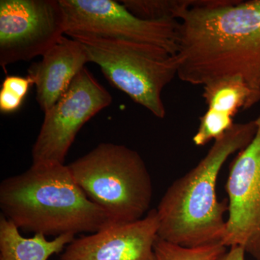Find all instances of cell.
I'll return each instance as SVG.
<instances>
[{"label": "cell", "mask_w": 260, "mask_h": 260, "mask_svg": "<svg viewBox=\"0 0 260 260\" xmlns=\"http://www.w3.org/2000/svg\"><path fill=\"white\" fill-rule=\"evenodd\" d=\"M256 129V119L235 123L196 167L168 188L155 209L160 239L189 248L221 244L229 203L217 196L219 174L231 155L254 139Z\"/></svg>", "instance_id": "1"}, {"label": "cell", "mask_w": 260, "mask_h": 260, "mask_svg": "<svg viewBox=\"0 0 260 260\" xmlns=\"http://www.w3.org/2000/svg\"><path fill=\"white\" fill-rule=\"evenodd\" d=\"M2 215L19 229L45 237L95 233L110 225L77 184L68 165L32 164L0 184Z\"/></svg>", "instance_id": "2"}, {"label": "cell", "mask_w": 260, "mask_h": 260, "mask_svg": "<svg viewBox=\"0 0 260 260\" xmlns=\"http://www.w3.org/2000/svg\"><path fill=\"white\" fill-rule=\"evenodd\" d=\"M68 166L77 184L111 224L136 221L150 211L151 177L136 150L102 143Z\"/></svg>", "instance_id": "3"}, {"label": "cell", "mask_w": 260, "mask_h": 260, "mask_svg": "<svg viewBox=\"0 0 260 260\" xmlns=\"http://www.w3.org/2000/svg\"><path fill=\"white\" fill-rule=\"evenodd\" d=\"M80 43L116 88L158 119L167 115L162 92L176 76V55L156 46L90 34H68Z\"/></svg>", "instance_id": "4"}, {"label": "cell", "mask_w": 260, "mask_h": 260, "mask_svg": "<svg viewBox=\"0 0 260 260\" xmlns=\"http://www.w3.org/2000/svg\"><path fill=\"white\" fill-rule=\"evenodd\" d=\"M65 15V34L80 32L150 44L176 55L178 20H150L133 14L113 0H59Z\"/></svg>", "instance_id": "5"}, {"label": "cell", "mask_w": 260, "mask_h": 260, "mask_svg": "<svg viewBox=\"0 0 260 260\" xmlns=\"http://www.w3.org/2000/svg\"><path fill=\"white\" fill-rule=\"evenodd\" d=\"M112 96L87 68L47 112L32 148V164H64L70 147L85 123L109 107Z\"/></svg>", "instance_id": "6"}, {"label": "cell", "mask_w": 260, "mask_h": 260, "mask_svg": "<svg viewBox=\"0 0 260 260\" xmlns=\"http://www.w3.org/2000/svg\"><path fill=\"white\" fill-rule=\"evenodd\" d=\"M66 30L59 0H1L0 65L42 56Z\"/></svg>", "instance_id": "7"}, {"label": "cell", "mask_w": 260, "mask_h": 260, "mask_svg": "<svg viewBox=\"0 0 260 260\" xmlns=\"http://www.w3.org/2000/svg\"><path fill=\"white\" fill-rule=\"evenodd\" d=\"M250 143L238 152L229 168L226 227L221 244L239 246L260 260V116Z\"/></svg>", "instance_id": "8"}, {"label": "cell", "mask_w": 260, "mask_h": 260, "mask_svg": "<svg viewBox=\"0 0 260 260\" xmlns=\"http://www.w3.org/2000/svg\"><path fill=\"white\" fill-rule=\"evenodd\" d=\"M156 210L131 223L110 224L90 235L75 238L58 260H156Z\"/></svg>", "instance_id": "9"}, {"label": "cell", "mask_w": 260, "mask_h": 260, "mask_svg": "<svg viewBox=\"0 0 260 260\" xmlns=\"http://www.w3.org/2000/svg\"><path fill=\"white\" fill-rule=\"evenodd\" d=\"M87 62L88 56L80 43L64 36L42 56V60L30 66L28 75L36 85V99L43 112L66 93Z\"/></svg>", "instance_id": "10"}, {"label": "cell", "mask_w": 260, "mask_h": 260, "mask_svg": "<svg viewBox=\"0 0 260 260\" xmlns=\"http://www.w3.org/2000/svg\"><path fill=\"white\" fill-rule=\"evenodd\" d=\"M206 112L200 118L198 130L192 138L196 146H204L223 136L235 123L234 117L241 109L254 105L252 93L240 77L215 80L203 86Z\"/></svg>", "instance_id": "11"}, {"label": "cell", "mask_w": 260, "mask_h": 260, "mask_svg": "<svg viewBox=\"0 0 260 260\" xmlns=\"http://www.w3.org/2000/svg\"><path fill=\"white\" fill-rule=\"evenodd\" d=\"M75 238L64 234L48 240L42 234L23 237L20 229L4 215L0 216V260H48L64 250Z\"/></svg>", "instance_id": "12"}, {"label": "cell", "mask_w": 260, "mask_h": 260, "mask_svg": "<svg viewBox=\"0 0 260 260\" xmlns=\"http://www.w3.org/2000/svg\"><path fill=\"white\" fill-rule=\"evenodd\" d=\"M133 14L145 20L179 21L188 10L210 4L212 0H122Z\"/></svg>", "instance_id": "13"}, {"label": "cell", "mask_w": 260, "mask_h": 260, "mask_svg": "<svg viewBox=\"0 0 260 260\" xmlns=\"http://www.w3.org/2000/svg\"><path fill=\"white\" fill-rule=\"evenodd\" d=\"M156 260H216L227 251L221 244L184 247L158 237L154 246Z\"/></svg>", "instance_id": "14"}, {"label": "cell", "mask_w": 260, "mask_h": 260, "mask_svg": "<svg viewBox=\"0 0 260 260\" xmlns=\"http://www.w3.org/2000/svg\"><path fill=\"white\" fill-rule=\"evenodd\" d=\"M31 85H34V82L28 75L25 78L19 76H8L3 80L2 88L10 90L12 93L24 99Z\"/></svg>", "instance_id": "15"}, {"label": "cell", "mask_w": 260, "mask_h": 260, "mask_svg": "<svg viewBox=\"0 0 260 260\" xmlns=\"http://www.w3.org/2000/svg\"><path fill=\"white\" fill-rule=\"evenodd\" d=\"M23 99L6 89L0 90V110L5 114L16 112L23 104Z\"/></svg>", "instance_id": "16"}, {"label": "cell", "mask_w": 260, "mask_h": 260, "mask_svg": "<svg viewBox=\"0 0 260 260\" xmlns=\"http://www.w3.org/2000/svg\"><path fill=\"white\" fill-rule=\"evenodd\" d=\"M246 252L239 246L229 247V250L224 252L216 260H245Z\"/></svg>", "instance_id": "17"}]
</instances>
